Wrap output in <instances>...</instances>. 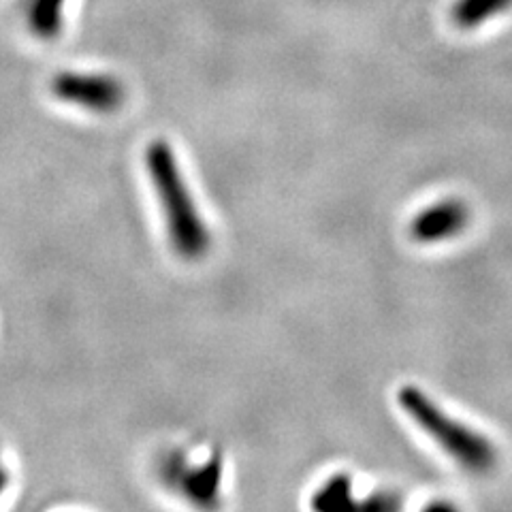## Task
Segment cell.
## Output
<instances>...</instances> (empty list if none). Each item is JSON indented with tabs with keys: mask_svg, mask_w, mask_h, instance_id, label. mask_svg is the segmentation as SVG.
I'll use <instances>...</instances> for the list:
<instances>
[{
	"mask_svg": "<svg viewBox=\"0 0 512 512\" xmlns=\"http://www.w3.org/2000/svg\"><path fill=\"white\" fill-rule=\"evenodd\" d=\"M470 222V210L466 203L457 199H446L427 207L412 220L410 233L421 244H440L459 235Z\"/></svg>",
	"mask_w": 512,
	"mask_h": 512,
	"instance_id": "277c9868",
	"label": "cell"
},
{
	"mask_svg": "<svg viewBox=\"0 0 512 512\" xmlns=\"http://www.w3.org/2000/svg\"><path fill=\"white\" fill-rule=\"evenodd\" d=\"M52 88L60 101L94 114H114L126 99V90L116 77L99 73H62Z\"/></svg>",
	"mask_w": 512,
	"mask_h": 512,
	"instance_id": "3957f363",
	"label": "cell"
},
{
	"mask_svg": "<svg viewBox=\"0 0 512 512\" xmlns=\"http://www.w3.org/2000/svg\"><path fill=\"white\" fill-rule=\"evenodd\" d=\"M312 506L318 510H340V508L352 506L350 478L346 474L333 476L329 483L316 493Z\"/></svg>",
	"mask_w": 512,
	"mask_h": 512,
	"instance_id": "ba28073f",
	"label": "cell"
},
{
	"mask_svg": "<svg viewBox=\"0 0 512 512\" xmlns=\"http://www.w3.org/2000/svg\"><path fill=\"white\" fill-rule=\"evenodd\" d=\"M64 0H30L28 26L39 39H56L62 28Z\"/></svg>",
	"mask_w": 512,
	"mask_h": 512,
	"instance_id": "8992f818",
	"label": "cell"
},
{
	"mask_svg": "<svg viewBox=\"0 0 512 512\" xmlns=\"http://www.w3.org/2000/svg\"><path fill=\"white\" fill-rule=\"evenodd\" d=\"M399 404L410 419L419 425L425 434L434 440L444 453L451 455L461 468L483 474L493 470L498 463V451L493 444L478 431L470 429L455 419H451L440 406L416 387H404L397 395Z\"/></svg>",
	"mask_w": 512,
	"mask_h": 512,
	"instance_id": "7a4b0ae2",
	"label": "cell"
},
{
	"mask_svg": "<svg viewBox=\"0 0 512 512\" xmlns=\"http://www.w3.org/2000/svg\"><path fill=\"white\" fill-rule=\"evenodd\" d=\"M222 466L218 459H212L207 466L190 472L186 478V491L199 504H212L218 498Z\"/></svg>",
	"mask_w": 512,
	"mask_h": 512,
	"instance_id": "52a82bcc",
	"label": "cell"
},
{
	"mask_svg": "<svg viewBox=\"0 0 512 512\" xmlns=\"http://www.w3.org/2000/svg\"><path fill=\"white\" fill-rule=\"evenodd\" d=\"M512 7V0H457L453 5V22L459 28H478L485 22L498 18Z\"/></svg>",
	"mask_w": 512,
	"mask_h": 512,
	"instance_id": "5b68a950",
	"label": "cell"
},
{
	"mask_svg": "<svg viewBox=\"0 0 512 512\" xmlns=\"http://www.w3.org/2000/svg\"><path fill=\"white\" fill-rule=\"evenodd\" d=\"M146 167L163 210L169 242L186 261H199L212 246V235L197 203L184 182L178 158L165 141H154L146 150Z\"/></svg>",
	"mask_w": 512,
	"mask_h": 512,
	"instance_id": "6da1fadb",
	"label": "cell"
},
{
	"mask_svg": "<svg viewBox=\"0 0 512 512\" xmlns=\"http://www.w3.org/2000/svg\"><path fill=\"white\" fill-rule=\"evenodd\" d=\"M7 487V472L3 468V463H0V491H3Z\"/></svg>",
	"mask_w": 512,
	"mask_h": 512,
	"instance_id": "9c48e42d",
	"label": "cell"
}]
</instances>
